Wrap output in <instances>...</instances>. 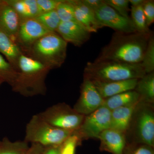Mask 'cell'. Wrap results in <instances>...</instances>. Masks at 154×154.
<instances>
[{
    "label": "cell",
    "mask_w": 154,
    "mask_h": 154,
    "mask_svg": "<svg viewBox=\"0 0 154 154\" xmlns=\"http://www.w3.org/2000/svg\"><path fill=\"white\" fill-rule=\"evenodd\" d=\"M142 8L147 25L149 28L154 22V1L145 0Z\"/></svg>",
    "instance_id": "cell-30"
},
{
    "label": "cell",
    "mask_w": 154,
    "mask_h": 154,
    "mask_svg": "<svg viewBox=\"0 0 154 154\" xmlns=\"http://www.w3.org/2000/svg\"><path fill=\"white\" fill-rule=\"evenodd\" d=\"M104 99L94 86L93 82L84 77L81 86V95L73 109L82 115L87 116L103 106Z\"/></svg>",
    "instance_id": "cell-9"
},
{
    "label": "cell",
    "mask_w": 154,
    "mask_h": 154,
    "mask_svg": "<svg viewBox=\"0 0 154 154\" xmlns=\"http://www.w3.org/2000/svg\"><path fill=\"white\" fill-rule=\"evenodd\" d=\"M131 18L137 31L142 33H146L151 31L147 25L142 5L137 7L131 6Z\"/></svg>",
    "instance_id": "cell-24"
},
{
    "label": "cell",
    "mask_w": 154,
    "mask_h": 154,
    "mask_svg": "<svg viewBox=\"0 0 154 154\" xmlns=\"http://www.w3.org/2000/svg\"><path fill=\"white\" fill-rule=\"evenodd\" d=\"M102 150L113 154H123L125 145L123 133L116 130L108 128L99 135Z\"/></svg>",
    "instance_id": "cell-16"
},
{
    "label": "cell",
    "mask_w": 154,
    "mask_h": 154,
    "mask_svg": "<svg viewBox=\"0 0 154 154\" xmlns=\"http://www.w3.org/2000/svg\"><path fill=\"white\" fill-rule=\"evenodd\" d=\"M50 33L36 18L21 20L17 40L29 47L39 38Z\"/></svg>",
    "instance_id": "cell-11"
},
{
    "label": "cell",
    "mask_w": 154,
    "mask_h": 154,
    "mask_svg": "<svg viewBox=\"0 0 154 154\" xmlns=\"http://www.w3.org/2000/svg\"><path fill=\"white\" fill-rule=\"evenodd\" d=\"M81 138L75 131L67 138L60 145V154H75Z\"/></svg>",
    "instance_id": "cell-28"
},
{
    "label": "cell",
    "mask_w": 154,
    "mask_h": 154,
    "mask_svg": "<svg viewBox=\"0 0 154 154\" xmlns=\"http://www.w3.org/2000/svg\"><path fill=\"white\" fill-rule=\"evenodd\" d=\"M146 74L154 70V37L153 34L150 38L145 52L140 63Z\"/></svg>",
    "instance_id": "cell-25"
},
{
    "label": "cell",
    "mask_w": 154,
    "mask_h": 154,
    "mask_svg": "<svg viewBox=\"0 0 154 154\" xmlns=\"http://www.w3.org/2000/svg\"><path fill=\"white\" fill-rule=\"evenodd\" d=\"M139 102L134 105L119 107L111 110L110 128L122 133L125 132L129 127L133 115Z\"/></svg>",
    "instance_id": "cell-17"
},
{
    "label": "cell",
    "mask_w": 154,
    "mask_h": 154,
    "mask_svg": "<svg viewBox=\"0 0 154 154\" xmlns=\"http://www.w3.org/2000/svg\"><path fill=\"white\" fill-rule=\"evenodd\" d=\"M111 110L104 106L86 116L79 129L75 131L81 138H98L105 130L110 128Z\"/></svg>",
    "instance_id": "cell-7"
},
{
    "label": "cell",
    "mask_w": 154,
    "mask_h": 154,
    "mask_svg": "<svg viewBox=\"0 0 154 154\" xmlns=\"http://www.w3.org/2000/svg\"><path fill=\"white\" fill-rule=\"evenodd\" d=\"M21 19L18 13L5 1L0 6V30L16 42Z\"/></svg>",
    "instance_id": "cell-13"
},
{
    "label": "cell",
    "mask_w": 154,
    "mask_h": 154,
    "mask_svg": "<svg viewBox=\"0 0 154 154\" xmlns=\"http://www.w3.org/2000/svg\"><path fill=\"white\" fill-rule=\"evenodd\" d=\"M94 12L98 22L103 27H109L120 33L137 31L131 18L122 17L105 3Z\"/></svg>",
    "instance_id": "cell-8"
},
{
    "label": "cell",
    "mask_w": 154,
    "mask_h": 154,
    "mask_svg": "<svg viewBox=\"0 0 154 154\" xmlns=\"http://www.w3.org/2000/svg\"><path fill=\"white\" fill-rule=\"evenodd\" d=\"M146 75L141 64L114 61L90 62L86 65L84 77L91 81L116 82L140 79Z\"/></svg>",
    "instance_id": "cell-2"
},
{
    "label": "cell",
    "mask_w": 154,
    "mask_h": 154,
    "mask_svg": "<svg viewBox=\"0 0 154 154\" xmlns=\"http://www.w3.org/2000/svg\"><path fill=\"white\" fill-rule=\"evenodd\" d=\"M56 32L67 43L81 47L90 39L91 33L79 23L61 22Z\"/></svg>",
    "instance_id": "cell-12"
},
{
    "label": "cell",
    "mask_w": 154,
    "mask_h": 154,
    "mask_svg": "<svg viewBox=\"0 0 154 154\" xmlns=\"http://www.w3.org/2000/svg\"><path fill=\"white\" fill-rule=\"evenodd\" d=\"M36 18L50 32H56L61 22L56 10L40 14Z\"/></svg>",
    "instance_id": "cell-23"
},
{
    "label": "cell",
    "mask_w": 154,
    "mask_h": 154,
    "mask_svg": "<svg viewBox=\"0 0 154 154\" xmlns=\"http://www.w3.org/2000/svg\"><path fill=\"white\" fill-rule=\"evenodd\" d=\"M45 147L37 143H32L25 154H42Z\"/></svg>",
    "instance_id": "cell-34"
},
{
    "label": "cell",
    "mask_w": 154,
    "mask_h": 154,
    "mask_svg": "<svg viewBox=\"0 0 154 154\" xmlns=\"http://www.w3.org/2000/svg\"><path fill=\"white\" fill-rule=\"evenodd\" d=\"M18 74V72L10 63L0 54V76L13 86Z\"/></svg>",
    "instance_id": "cell-27"
},
{
    "label": "cell",
    "mask_w": 154,
    "mask_h": 154,
    "mask_svg": "<svg viewBox=\"0 0 154 154\" xmlns=\"http://www.w3.org/2000/svg\"><path fill=\"white\" fill-rule=\"evenodd\" d=\"M138 80L132 79L116 82H92L101 96L105 99L123 92L134 90Z\"/></svg>",
    "instance_id": "cell-14"
},
{
    "label": "cell",
    "mask_w": 154,
    "mask_h": 154,
    "mask_svg": "<svg viewBox=\"0 0 154 154\" xmlns=\"http://www.w3.org/2000/svg\"><path fill=\"white\" fill-rule=\"evenodd\" d=\"M74 10L77 22L91 33H96L103 27L96 19L95 12L86 7L81 1H69Z\"/></svg>",
    "instance_id": "cell-15"
},
{
    "label": "cell",
    "mask_w": 154,
    "mask_h": 154,
    "mask_svg": "<svg viewBox=\"0 0 154 154\" xmlns=\"http://www.w3.org/2000/svg\"><path fill=\"white\" fill-rule=\"evenodd\" d=\"M0 52L2 53L7 58L10 63L15 69L16 68L18 69V59L22 53L17 43L1 30Z\"/></svg>",
    "instance_id": "cell-19"
},
{
    "label": "cell",
    "mask_w": 154,
    "mask_h": 154,
    "mask_svg": "<svg viewBox=\"0 0 154 154\" xmlns=\"http://www.w3.org/2000/svg\"><path fill=\"white\" fill-rule=\"evenodd\" d=\"M134 90L139 95L140 102L152 103L154 100V72L139 79Z\"/></svg>",
    "instance_id": "cell-20"
},
{
    "label": "cell",
    "mask_w": 154,
    "mask_h": 154,
    "mask_svg": "<svg viewBox=\"0 0 154 154\" xmlns=\"http://www.w3.org/2000/svg\"><path fill=\"white\" fill-rule=\"evenodd\" d=\"M67 43L56 32H50L30 46L33 58L49 69L60 67L66 57Z\"/></svg>",
    "instance_id": "cell-4"
},
{
    "label": "cell",
    "mask_w": 154,
    "mask_h": 154,
    "mask_svg": "<svg viewBox=\"0 0 154 154\" xmlns=\"http://www.w3.org/2000/svg\"><path fill=\"white\" fill-rule=\"evenodd\" d=\"M152 31L130 33L116 32L95 61H114L129 63L141 62Z\"/></svg>",
    "instance_id": "cell-1"
},
{
    "label": "cell",
    "mask_w": 154,
    "mask_h": 154,
    "mask_svg": "<svg viewBox=\"0 0 154 154\" xmlns=\"http://www.w3.org/2000/svg\"><path fill=\"white\" fill-rule=\"evenodd\" d=\"M38 114L52 126L74 131L79 129L85 117L64 103L53 105Z\"/></svg>",
    "instance_id": "cell-6"
},
{
    "label": "cell",
    "mask_w": 154,
    "mask_h": 154,
    "mask_svg": "<svg viewBox=\"0 0 154 154\" xmlns=\"http://www.w3.org/2000/svg\"><path fill=\"white\" fill-rule=\"evenodd\" d=\"M82 3L92 11H96L104 4L103 0H81Z\"/></svg>",
    "instance_id": "cell-33"
},
{
    "label": "cell",
    "mask_w": 154,
    "mask_h": 154,
    "mask_svg": "<svg viewBox=\"0 0 154 154\" xmlns=\"http://www.w3.org/2000/svg\"><path fill=\"white\" fill-rule=\"evenodd\" d=\"M74 131L52 126L36 114L32 116L27 125L24 140L45 147L60 146Z\"/></svg>",
    "instance_id": "cell-5"
},
{
    "label": "cell",
    "mask_w": 154,
    "mask_h": 154,
    "mask_svg": "<svg viewBox=\"0 0 154 154\" xmlns=\"http://www.w3.org/2000/svg\"><path fill=\"white\" fill-rule=\"evenodd\" d=\"M39 14L56 10L60 0H36Z\"/></svg>",
    "instance_id": "cell-31"
},
{
    "label": "cell",
    "mask_w": 154,
    "mask_h": 154,
    "mask_svg": "<svg viewBox=\"0 0 154 154\" xmlns=\"http://www.w3.org/2000/svg\"><path fill=\"white\" fill-rule=\"evenodd\" d=\"M19 15L21 20L36 18L39 14L36 0L6 1Z\"/></svg>",
    "instance_id": "cell-21"
},
{
    "label": "cell",
    "mask_w": 154,
    "mask_h": 154,
    "mask_svg": "<svg viewBox=\"0 0 154 154\" xmlns=\"http://www.w3.org/2000/svg\"><path fill=\"white\" fill-rule=\"evenodd\" d=\"M56 11L61 22H76L74 10L69 1H61L57 7Z\"/></svg>",
    "instance_id": "cell-26"
},
{
    "label": "cell",
    "mask_w": 154,
    "mask_h": 154,
    "mask_svg": "<svg viewBox=\"0 0 154 154\" xmlns=\"http://www.w3.org/2000/svg\"><path fill=\"white\" fill-rule=\"evenodd\" d=\"M138 112L136 121L137 137L144 144L153 147L154 144V114L149 106L141 107Z\"/></svg>",
    "instance_id": "cell-10"
},
{
    "label": "cell",
    "mask_w": 154,
    "mask_h": 154,
    "mask_svg": "<svg viewBox=\"0 0 154 154\" xmlns=\"http://www.w3.org/2000/svg\"><path fill=\"white\" fill-rule=\"evenodd\" d=\"M104 3L114 9L118 14L126 18L129 16V0H103Z\"/></svg>",
    "instance_id": "cell-29"
},
{
    "label": "cell",
    "mask_w": 154,
    "mask_h": 154,
    "mask_svg": "<svg viewBox=\"0 0 154 154\" xmlns=\"http://www.w3.org/2000/svg\"><path fill=\"white\" fill-rule=\"evenodd\" d=\"M0 6H1V4H0Z\"/></svg>",
    "instance_id": "cell-38"
},
{
    "label": "cell",
    "mask_w": 154,
    "mask_h": 154,
    "mask_svg": "<svg viewBox=\"0 0 154 154\" xmlns=\"http://www.w3.org/2000/svg\"><path fill=\"white\" fill-rule=\"evenodd\" d=\"M145 0H129V4L131 5L132 7L142 6Z\"/></svg>",
    "instance_id": "cell-36"
},
{
    "label": "cell",
    "mask_w": 154,
    "mask_h": 154,
    "mask_svg": "<svg viewBox=\"0 0 154 154\" xmlns=\"http://www.w3.org/2000/svg\"><path fill=\"white\" fill-rule=\"evenodd\" d=\"M18 74L12 86L14 90L25 96L43 94L44 80L49 68L33 57L22 54L18 59Z\"/></svg>",
    "instance_id": "cell-3"
},
{
    "label": "cell",
    "mask_w": 154,
    "mask_h": 154,
    "mask_svg": "<svg viewBox=\"0 0 154 154\" xmlns=\"http://www.w3.org/2000/svg\"><path fill=\"white\" fill-rule=\"evenodd\" d=\"M60 145L45 147L42 154H60Z\"/></svg>",
    "instance_id": "cell-35"
},
{
    "label": "cell",
    "mask_w": 154,
    "mask_h": 154,
    "mask_svg": "<svg viewBox=\"0 0 154 154\" xmlns=\"http://www.w3.org/2000/svg\"><path fill=\"white\" fill-rule=\"evenodd\" d=\"M140 102L139 95L133 90L104 99L103 106L112 110L119 107L134 105Z\"/></svg>",
    "instance_id": "cell-18"
},
{
    "label": "cell",
    "mask_w": 154,
    "mask_h": 154,
    "mask_svg": "<svg viewBox=\"0 0 154 154\" xmlns=\"http://www.w3.org/2000/svg\"><path fill=\"white\" fill-rule=\"evenodd\" d=\"M29 147L25 140L13 142L5 138L0 141V154H25Z\"/></svg>",
    "instance_id": "cell-22"
},
{
    "label": "cell",
    "mask_w": 154,
    "mask_h": 154,
    "mask_svg": "<svg viewBox=\"0 0 154 154\" xmlns=\"http://www.w3.org/2000/svg\"><path fill=\"white\" fill-rule=\"evenodd\" d=\"M4 79L2 78L1 76H0V83L2 82V81H4Z\"/></svg>",
    "instance_id": "cell-37"
},
{
    "label": "cell",
    "mask_w": 154,
    "mask_h": 154,
    "mask_svg": "<svg viewBox=\"0 0 154 154\" xmlns=\"http://www.w3.org/2000/svg\"><path fill=\"white\" fill-rule=\"evenodd\" d=\"M130 154H154L152 147L143 144L134 149Z\"/></svg>",
    "instance_id": "cell-32"
}]
</instances>
